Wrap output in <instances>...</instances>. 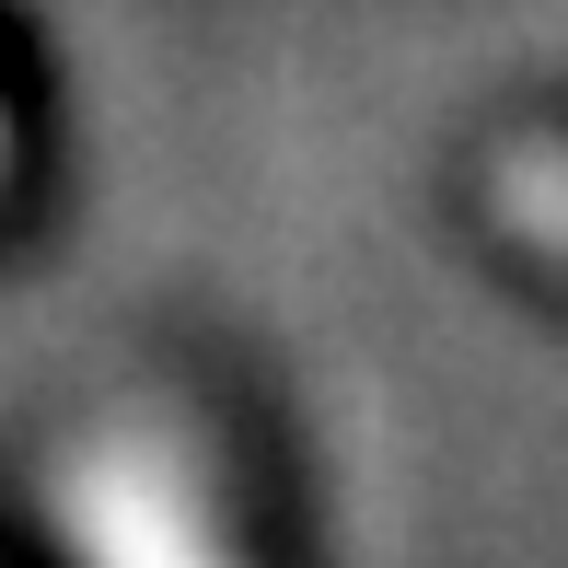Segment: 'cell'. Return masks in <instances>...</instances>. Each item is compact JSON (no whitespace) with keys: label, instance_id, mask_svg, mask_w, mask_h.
<instances>
[{"label":"cell","instance_id":"obj_1","mask_svg":"<svg viewBox=\"0 0 568 568\" xmlns=\"http://www.w3.org/2000/svg\"><path fill=\"white\" fill-rule=\"evenodd\" d=\"M70 499V546L82 568H232V523L197 476V453L151 418H116L70 453L59 476Z\"/></svg>","mask_w":568,"mask_h":568},{"label":"cell","instance_id":"obj_2","mask_svg":"<svg viewBox=\"0 0 568 568\" xmlns=\"http://www.w3.org/2000/svg\"><path fill=\"white\" fill-rule=\"evenodd\" d=\"M476 186H487V210H499L510 244L568 278V140H557V128H510V140L487 151Z\"/></svg>","mask_w":568,"mask_h":568},{"label":"cell","instance_id":"obj_3","mask_svg":"<svg viewBox=\"0 0 568 568\" xmlns=\"http://www.w3.org/2000/svg\"><path fill=\"white\" fill-rule=\"evenodd\" d=\"M0 151H12V140H0Z\"/></svg>","mask_w":568,"mask_h":568}]
</instances>
